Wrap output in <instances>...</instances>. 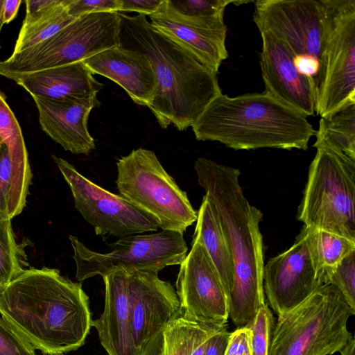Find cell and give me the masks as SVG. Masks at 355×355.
<instances>
[{"label": "cell", "mask_w": 355, "mask_h": 355, "mask_svg": "<svg viewBox=\"0 0 355 355\" xmlns=\"http://www.w3.org/2000/svg\"><path fill=\"white\" fill-rule=\"evenodd\" d=\"M0 313L43 354L78 349L93 327L81 283L47 267L23 270L0 295Z\"/></svg>", "instance_id": "1"}, {"label": "cell", "mask_w": 355, "mask_h": 355, "mask_svg": "<svg viewBox=\"0 0 355 355\" xmlns=\"http://www.w3.org/2000/svg\"><path fill=\"white\" fill-rule=\"evenodd\" d=\"M199 185L219 215L233 261L229 318L245 327L265 306L262 213L245 197L239 169L205 157L194 163Z\"/></svg>", "instance_id": "2"}, {"label": "cell", "mask_w": 355, "mask_h": 355, "mask_svg": "<svg viewBox=\"0 0 355 355\" xmlns=\"http://www.w3.org/2000/svg\"><path fill=\"white\" fill-rule=\"evenodd\" d=\"M121 45L150 61L157 81L147 106L162 128L191 127L213 98L222 94L216 73L190 51L156 30L144 15L121 13Z\"/></svg>", "instance_id": "3"}, {"label": "cell", "mask_w": 355, "mask_h": 355, "mask_svg": "<svg viewBox=\"0 0 355 355\" xmlns=\"http://www.w3.org/2000/svg\"><path fill=\"white\" fill-rule=\"evenodd\" d=\"M191 128L197 140L219 141L235 150H306L316 134L306 116L266 92L220 94Z\"/></svg>", "instance_id": "4"}, {"label": "cell", "mask_w": 355, "mask_h": 355, "mask_svg": "<svg viewBox=\"0 0 355 355\" xmlns=\"http://www.w3.org/2000/svg\"><path fill=\"white\" fill-rule=\"evenodd\" d=\"M336 287L323 284L290 311L278 316L268 355H332L353 336V315Z\"/></svg>", "instance_id": "5"}, {"label": "cell", "mask_w": 355, "mask_h": 355, "mask_svg": "<svg viewBox=\"0 0 355 355\" xmlns=\"http://www.w3.org/2000/svg\"><path fill=\"white\" fill-rule=\"evenodd\" d=\"M313 147L297 218L355 241V160L318 141Z\"/></svg>", "instance_id": "6"}, {"label": "cell", "mask_w": 355, "mask_h": 355, "mask_svg": "<svg viewBox=\"0 0 355 355\" xmlns=\"http://www.w3.org/2000/svg\"><path fill=\"white\" fill-rule=\"evenodd\" d=\"M119 194L151 217L162 230L184 233L197 220L187 193L166 171L155 153L139 148L117 159Z\"/></svg>", "instance_id": "7"}, {"label": "cell", "mask_w": 355, "mask_h": 355, "mask_svg": "<svg viewBox=\"0 0 355 355\" xmlns=\"http://www.w3.org/2000/svg\"><path fill=\"white\" fill-rule=\"evenodd\" d=\"M120 12L82 15L50 38L0 61V75L39 71L84 61L121 44Z\"/></svg>", "instance_id": "8"}, {"label": "cell", "mask_w": 355, "mask_h": 355, "mask_svg": "<svg viewBox=\"0 0 355 355\" xmlns=\"http://www.w3.org/2000/svg\"><path fill=\"white\" fill-rule=\"evenodd\" d=\"M327 24L318 73L315 112L328 118L355 103V0H323Z\"/></svg>", "instance_id": "9"}, {"label": "cell", "mask_w": 355, "mask_h": 355, "mask_svg": "<svg viewBox=\"0 0 355 355\" xmlns=\"http://www.w3.org/2000/svg\"><path fill=\"white\" fill-rule=\"evenodd\" d=\"M69 239L78 282L103 277L120 268L158 273L167 266L180 265L188 252L183 233L169 230L119 238L105 252L92 250L75 236L69 235Z\"/></svg>", "instance_id": "10"}, {"label": "cell", "mask_w": 355, "mask_h": 355, "mask_svg": "<svg viewBox=\"0 0 355 355\" xmlns=\"http://www.w3.org/2000/svg\"><path fill=\"white\" fill-rule=\"evenodd\" d=\"M69 185L74 206L96 234L125 237L155 232L157 223L120 194L113 193L92 182L67 160L52 156Z\"/></svg>", "instance_id": "11"}, {"label": "cell", "mask_w": 355, "mask_h": 355, "mask_svg": "<svg viewBox=\"0 0 355 355\" xmlns=\"http://www.w3.org/2000/svg\"><path fill=\"white\" fill-rule=\"evenodd\" d=\"M253 20L259 32H268L295 55L320 62L327 24L323 0H257Z\"/></svg>", "instance_id": "12"}, {"label": "cell", "mask_w": 355, "mask_h": 355, "mask_svg": "<svg viewBox=\"0 0 355 355\" xmlns=\"http://www.w3.org/2000/svg\"><path fill=\"white\" fill-rule=\"evenodd\" d=\"M175 286L184 318L213 327L227 325L228 295L206 249L196 239L180 265Z\"/></svg>", "instance_id": "13"}, {"label": "cell", "mask_w": 355, "mask_h": 355, "mask_svg": "<svg viewBox=\"0 0 355 355\" xmlns=\"http://www.w3.org/2000/svg\"><path fill=\"white\" fill-rule=\"evenodd\" d=\"M309 243V228L304 227L290 248L264 266V293L277 316L297 306L323 285L313 267Z\"/></svg>", "instance_id": "14"}, {"label": "cell", "mask_w": 355, "mask_h": 355, "mask_svg": "<svg viewBox=\"0 0 355 355\" xmlns=\"http://www.w3.org/2000/svg\"><path fill=\"white\" fill-rule=\"evenodd\" d=\"M126 270L132 334L142 354L148 341L180 313V304L173 286L158 273Z\"/></svg>", "instance_id": "15"}, {"label": "cell", "mask_w": 355, "mask_h": 355, "mask_svg": "<svg viewBox=\"0 0 355 355\" xmlns=\"http://www.w3.org/2000/svg\"><path fill=\"white\" fill-rule=\"evenodd\" d=\"M148 17L156 30L187 49L214 73L227 58V28L223 17L185 15L174 8L169 0H163L158 10Z\"/></svg>", "instance_id": "16"}, {"label": "cell", "mask_w": 355, "mask_h": 355, "mask_svg": "<svg viewBox=\"0 0 355 355\" xmlns=\"http://www.w3.org/2000/svg\"><path fill=\"white\" fill-rule=\"evenodd\" d=\"M262 40L260 66L264 92L306 117L314 115L316 105L315 81L301 73L295 55L268 32H260Z\"/></svg>", "instance_id": "17"}, {"label": "cell", "mask_w": 355, "mask_h": 355, "mask_svg": "<svg viewBox=\"0 0 355 355\" xmlns=\"http://www.w3.org/2000/svg\"><path fill=\"white\" fill-rule=\"evenodd\" d=\"M32 98L42 130L65 150L88 155L95 148L87 121L92 110L101 105L97 95L62 99Z\"/></svg>", "instance_id": "18"}, {"label": "cell", "mask_w": 355, "mask_h": 355, "mask_svg": "<svg viewBox=\"0 0 355 355\" xmlns=\"http://www.w3.org/2000/svg\"><path fill=\"white\" fill-rule=\"evenodd\" d=\"M83 62L93 75H101L120 85L135 103L148 106L153 101L157 78L150 60L141 52L120 44Z\"/></svg>", "instance_id": "19"}, {"label": "cell", "mask_w": 355, "mask_h": 355, "mask_svg": "<svg viewBox=\"0 0 355 355\" xmlns=\"http://www.w3.org/2000/svg\"><path fill=\"white\" fill-rule=\"evenodd\" d=\"M105 307L93 327L108 355H141L132 334L128 302V272L120 268L103 277Z\"/></svg>", "instance_id": "20"}, {"label": "cell", "mask_w": 355, "mask_h": 355, "mask_svg": "<svg viewBox=\"0 0 355 355\" xmlns=\"http://www.w3.org/2000/svg\"><path fill=\"white\" fill-rule=\"evenodd\" d=\"M31 96L49 99L86 98L97 95L103 85L81 61L9 78Z\"/></svg>", "instance_id": "21"}, {"label": "cell", "mask_w": 355, "mask_h": 355, "mask_svg": "<svg viewBox=\"0 0 355 355\" xmlns=\"http://www.w3.org/2000/svg\"><path fill=\"white\" fill-rule=\"evenodd\" d=\"M197 214L193 238L206 249L229 297L234 283L233 261L219 215L205 194Z\"/></svg>", "instance_id": "22"}, {"label": "cell", "mask_w": 355, "mask_h": 355, "mask_svg": "<svg viewBox=\"0 0 355 355\" xmlns=\"http://www.w3.org/2000/svg\"><path fill=\"white\" fill-rule=\"evenodd\" d=\"M216 327L190 320L180 311L148 341L141 355H191L200 339Z\"/></svg>", "instance_id": "23"}, {"label": "cell", "mask_w": 355, "mask_h": 355, "mask_svg": "<svg viewBox=\"0 0 355 355\" xmlns=\"http://www.w3.org/2000/svg\"><path fill=\"white\" fill-rule=\"evenodd\" d=\"M309 228L312 263L319 281L327 284L340 262L355 250V241L330 232Z\"/></svg>", "instance_id": "24"}, {"label": "cell", "mask_w": 355, "mask_h": 355, "mask_svg": "<svg viewBox=\"0 0 355 355\" xmlns=\"http://www.w3.org/2000/svg\"><path fill=\"white\" fill-rule=\"evenodd\" d=\"M0 137L7 145L19 181L28 193L32 183L28 152L19 123L0 91Z\"/></svg>", "instance_id": "25"}, {"label": "cell", "mask_w": 355, "mask_h": 355, "mask_svg": "<svg viewBox=\"0 0 355 355\" xmlns=\"http://www.w3.org/2000/svg\"><path fill=\"white\" fill-rule=\"evenodd\" d=\"M315 141L355 160V103L347 105L328 118H320Z\"/></svg>", "instance_id": "26"}, {"label": "cell", "mask_w": 355, "mask_h": 355, "mask_svg": "<svg viewBox=\"0 0 355 355\" xmlns=\"http://www.w3.org/2000/svg\"><path fill=\"white\" fill-rule=\"evenodd\" d=\"M28 193L21 187L9 149L0 142V220L12 219L21 213Z\"/></svg>", "instance_id": "27"}, {"label": "cell", "mask_w": 355, "mask_h": 355, "mask_svg": "<svg viewBox=\"0 0 355 355\" xmlns=\"http://www.w3.org/2000/svg\"><path fill=\"white\" fill-rule=\"evenodd\" d=\"M71 0H64L50 14L28 25L22 26L16 41L13 53L31 48L56 34L77 18L68 14L67 7Z\"/></svg>", "instance_id": "28"}, {"label": "cell", "mask_w": 355, "mask_h": 355, "mask_svg": "<svg viewBox=\"0 0 355 355\" xmlns=\"http://www.w3.org/2000/svg\"><path fill=\"white\" fill-rule=\"evenodd\" d=\"M24 252L15 239L11 219L0 220V295L28 266Z\"/></svg>", "instance_id": "29"}, {"label": "cell", "mask_w": 355, "mask_h": 355, "mask_svg": "<svg viewBox=\"0 0 355 355\" xmlns=\"http://www.w3.org/2000/svg\"><path fill=\"white\" fill-rule=\"evenodd\" d=\"M275 320L267 304L246 325L251 331V355H268Z\"/></svg>", "instance_id": "30"}, {"label": "cell", "mask_w": 355, "mask_h": 355, "mask_svg": "<svg viewBox=\"0 0 355 355\" xmlns=\"http://www.w3.org/2000/svg\"><path fill=\"white\" fill-rule=\"evenodd\" d=\"M327 284L338 288L355 314V250L347 255L329 277Z\"/></svg>", "instance_id": "31"}, {"label": "cell", "mask_w": 355, "mask_h": 355, "mask_svg": "<svg viewBox=\"0 0 355 355\" xmlns=\"http://www.w3.org/2000/svg\"><path fill=\"white\" fill-rule=\"evenodd\" d=\"M171 5L183 15L198 17H223L225 8L232 0H169Z\"/></svg>", "instance_id": "32"}, {"label": "cell", "mask_w": 355, "mask_h": 355, "mask_svg": "<svg viewBox=\"0 0 355 355\" xmlns=\"http://www.w3.org/2000/svg\"><path fill=\"white\" fill-rule=\"evenodd\" d=\"M0 355H36L35 349L0 318Z\"/></svg>", "instance_id": "33"}, {"label": "cell", "mask_w": 355, "mask_h": 355, "mask_svg": "<svg viewBox=\"0 0 355 355\" xmlns=\"http://www.w3.org/2000/svg\"><path fill=\"white\" fill-rule=\"evenodd\" d=\"M67 10L76 18L95 12H120L121 0H71Z\"/></svg>", "instance_id": "34"}, {"label": "cell", "mask_w": 355, "mask_h": 355, "mask_svg": "<svg viewBox=\"0 0 355 355\" xmlns=\"http://www.w3.org/2000/svg\"><path fill=\"white\" fill-rule=\"evenodd\" d=\"M64 0H26V17L22 26L30 25L62 5Z\"/></svg>", "instance_id": "35"}, {"label": "cell", "mask_w": 355, "mask_h": 355, "mask_svg": "<svg viewBox=\"0 0 355 355\" xmlns=\"http://www.w3.org/2000/svg\"><path fill=\"white\" fill-rule=\"evenodd\" d=\"M225 355H251V331L247 326L231 332Z\"/></svg>", "instance_id": "36"}, {"label": "cell", "mask_w": 355, "mask_h": 355, "mask_svg": "<svg viewBox=\"0 0 355 355\" xmlns=\"http://www.w3.org/2000/svg\"><path fill=\"white\" fill-rule=\"evenodd\" d=\"M230 334L227 325L216 329L207 340L204 355H225Z\"/></svg>", "instance_id": "37"}, {"label": "cell", "mask_w": 355, "mask_h": 355, "mask_svg": "<svg viewBox=\"0 0 355 355\" xmlns=\"http://www.w3.org/2000/svg\"><path fill=\"white\" fill-rule=\"evenodd\" d=\"M163 0H121V13L135 12L148 16L155 13Z\"/></svg>", "instance_id": "38"}, {"label": "cell", "mask_w": 355, "mask_h": 355, "mask_svg": "<svg viewBox=\"0 0 355 355\" xmlns=\"http://www.w3.org/2000/svg\"><path fill=\"white\" fill-rule=\"evenodd\" d=\"M295 64L301 73L315 79L320 64L317 59L309 56H297L295 57Z\"/></svg>", "instance_id": "39"}, {"label": "cell", "mask_w": 355, "mask_h": 355, "mask_svg": "<svg viewBox=\"0 0 355 355\" xmlns=\"http://www.w3.org/2000/svg\"><path fill=\"white\" fill-rule=\"evenodd\" d=\"M21 3L22 1L21 0H3L2 8V20L3 24L10 23L16 17Z\"/></svg>", "instance_id": "40"}, {"label": "cell", "mask_w": 355, "mask_h": 355, "mask_svg": "<svg viewBox=\"0 0 355 355\" xmlns=\"http://www.w3.org/2000/svg\"><path fill=\"white\" fill-rule=\"evenodd\" d=\"M219 327H216L210 330L206 334H205L198 342L194 349H193L191 355H204V352L206 348L207 343L210 336L214 331Z\"/></svg>", "instance_id": "41"}, {"label": "cell", "mask_w": 355, "mask_h": 355, "mask_svg": "<svg viewBox=\"0 0 355 355\" xmlns=\"http://www.w3.org/2000/svg\"><path fill=\"white\" fill-rule=\"evenodd\" d=\"M355 340L352 336L339 351L340 355H355Z\"/></svg>", "instance_id": "42"}, {"label": "cell", "mask_w": 355, "mask_h": 355, "mask_svg": "<svg viewBox=\"0 0 355 355\" xmlns=\"http://www.w3.org/2000/svg\"><path fill=\"white\" fill-rule=\"evenodd\" d=\"M3 3V0H0V34H1V31L2 26L3 25V20H2ZM0 47H1V46H0Z\"/></svg>", "instance_id": "43"}, {"label": "cell", "mask_w": 355, "mask_h": 355, "mask_svg": "<svg viewBox=\"0 0 355 355\" xmlns=\"http://www.w3.org/2000/svg\"><path fill=\"white\" fill-rule=\"evenodd\" d=\"M43 355H64V354L63 353L44 354Z\"/></svg>", "instance_id": "44"}, {"label": "cell", "mask_w": 355, "mask_h": 355, "mask_svg": "<svg viewBox=\"0 0 355 355\" xmlns=\"http://www.w3.org/2000/svg\"><path fill=\"white\" fill-rule=\"evenodd\" d=\"M1 141H2V140H1V137H0V142H1Z\"/></svg>", "instance_id": "45"}]
</instances>
